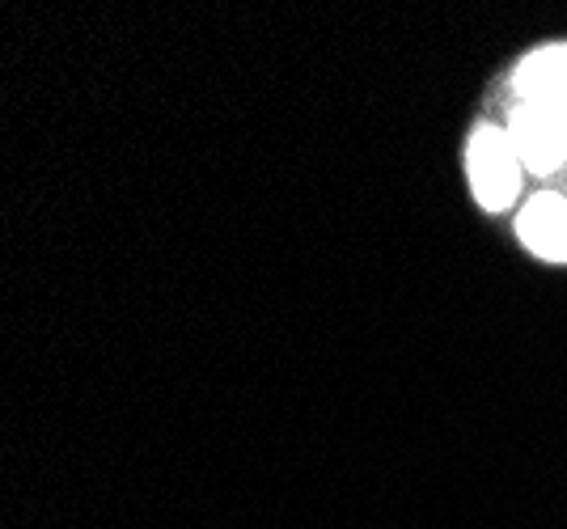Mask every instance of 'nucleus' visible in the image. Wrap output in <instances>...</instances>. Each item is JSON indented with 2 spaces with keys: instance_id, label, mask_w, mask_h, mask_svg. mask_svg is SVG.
Returning <instances> with one entry per match:
<instances>
[{
  "instance_id": "nucleus-1",
  "label": "nucleus",
  "mask_w": 567,
  "mask_h": 529,
  "mask_svg": "<svg viewBox=\"0 0 567 529\" xmlns=\"http://www.w3.org/2000/svg\"><path fill=\"white\" fill-rule=\"evenodd\" d=\"M466 166H471L474 199L487 212H504L520 191V157L513 148V136L499 127H478L466 148Z\"/></svg>"
},
{
  "instance_id": "nucleus-3",
  "label": "nucleus",
  "mask_w": 567,
  "mask_h": 529,
  "mask_svg": "<svg viewBox=\"0 0 567 529\" xmlns=\"http://www.w3.org/2000/svg\"><path fill=\"white\" fill-rule=\"evenodd\" d=\"M520 241L550 263H567V199L559 195H534L517 217Z\"/></svg>"
},
{
  "instance_id": "nucleus-4",
  "label": "nucleus",
  "mask_w": 567,
  "mask_h": 529,
  "mask_svg": "<svg viewBox=\"0 0 567 529\" xmlns=\"http://www.w3.org/2000/svg\"><path fill=\"white\" fill-rule=\"evenodd\" d=\"M513 85L520 102H567V43L525 55Z\"/></svg>"
},
{
  "instance_id": "nucleus-2",
  "label": "nucleus",
  "mask_w": 567,
  "mask_h": 529,
  "mask_svg": "<svg viewBox=\"0 0 567 529\" xmlns=\"http://www.w3.org/2000/svg\"><path fill=\"white\" fill-rule=\"evenodd\" d=\"M508 136L520 166L534 174H555L567 162V102H520Z\"/></svg>"
}]
</instances>
